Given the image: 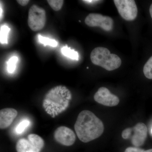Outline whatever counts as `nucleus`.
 <instances>
[{
  "label": "nucleus",
  "mask_w": 152,
  "mask_h": 152,
  "mask_svg": "<svg viewBox=\"0 0 152 152\" xmlns=\"http://www.w3.org/2000/svg\"><path fill=\"white\" fill-rule=\"evenodd\" d=\"M75 129L79 140L87 143L102 135L104 126L102 121L92 112L83 110L78 116Z\"/></svg>",
  "instance_id": "nucleus-1"
},
{
  "label": "nucleus",
  "mask_w": 152,
  "mask_h": 152,
  "mask_svg": "<svg viewBox=\"0 0 152 152\" xmlns=\"http://www.w3.org/2000/svg\"><path fill=\"white\" fill-rule=\"evenodd\" d=\"M72 98L71 91L66 87L57 86L47 93L43 101V107L47 113L55 118L66 110Z\"/></svg>",
  "instance_id": "nucleus-2"
},
{
  "label": "nucleus",
  "mask_w": 152,
  "mask_h": 152,
  "mask_svg": "<svg viewBox=\"0 0 152 152\" xmlns=\"http://www.w3.org/2000/svg\"><path fill=\"white\" fill-rule=\"evenodd\" d=\"M90 58L93 64L107 71L116 69L121 64V60L118 56L111 53L108 49L103 47L94 49L91 53Z\"/></svg>",
  "instance_id": "nucleus-3"
},
{
  "label": "nucleus",
  "mask_w": 152,
  "mask_h": 152,
  "mask_svg": "<svg viewBox=\"0 0 152 152\" xmlns=\"http://www.w3.org/2000/svg\"><path fill=\"white\" fill-rule=\"evenodd\" d=\"M148 134L147 126L142 123H138L132 128H128L122 133L123 138H131L132 144L136 147L141 146L145 141Z\"/></svg>",
  "instance_id": "nucleus-4"
},
{
  "label": "nucleus",
  "mask_w": 152,
  "mask_h": 152,
  "mask_svg": "<svg viewBox=\"0 0 152 152\" xmlns=\"http://www.w3.org/2000/svg\"><path fill=\"white\" fill-rule=\"evenodd\" d=\"M44 146V140L36 134H30L28 140L24 138L17 142L16 149L18 152H40Z\"/></svg>",
  "instance_id": "nucleus-5"
},
{
  "label": "nucleus",
  "mask_w": 152,
  "mask_h": 152,
  "mask_svg": "<svg viewBox=\"0 0 152 152\" xmlns=\"http://www.w3.org/2000/svg\"><path fill=\"white\" fill-rule=\"evenodd\" d=\"M46 22V13L44 9L36 5L31 7L28 12V24L31 30L38 31L43 28Z\"/></svg>",
  "instance_id": "nucleus-6"
},
{
  "label": "nucleus",
  "mask_w": 152,
  "mask_h": 152,
  "mask_svg": "<svg viewBox=\"0 0 152 152\" xmlns=\"http://www.w3.org/2000/svg\"><path fill=\"white\" fill-rule=\"evenodd\" d=\"M114 3L120 15L126 20H134L137 18V7L134 0H114Z\"/></svg>",
  "instance_id": "nucleus-7"
},
{
  "label": "nucleus",
  "mask_w": 152,
  "mask_h": 152,
  "mask_svg": "<svg viewBox=\"0 0 152 152\" xmlns=\"http://www.w3.org/2000/svg\"><path fill=\"white\" fill-rule=\"evenodd\" d=\"M85 22L88 26L99 27L106 31H110L114 27V21L111 18L100 14H89Z\"/></svg>",
  "instance_id": "nucleus-8"
},
{
  "label": "nucleus",
  "mask_w": 152,
  "mask_h": 152,
  "mask_svg": "<svg viewBox=\"0 0 152 152\" xmlns=\"http://www.w3.org/2000/svg\"><path fill=\"white\" fill-rule=\"evenodd\" d=\"M95 101L98 103L107 107L118 105L120 100L115 95L113 94L105 87H101L94 96Z\"/></svg>",
  "instance_id": "nucleus-9"
},
{
  "label": "nucleus",
  "mask_w": 152,
  "mask_h": 152,
  "mask_svg": "<svg viewBox=\"0 0 152 152\" xmlns=\"http://www.w3.org/2000/svg\"><path fill=\"white\" fill-rule=\"evenodd\" d=\"M54 138L58 142L67 146L73 145L76 140L73 131L64 126L57 128L55 132Z\"/></svg>",
  "instance_id": "nucleus-10"
},
{
  "label": "nucleus",
  "mask_w": 152,
  "mask_h": 152,
  "mask_svg": "<svg viewBox=\"0 0 152 152\" xmlns=\"http://www.w3.org/2000/svg\"><path fill=\"white\" fill-rule=\"evenodd\" d=\"M16 110L10 108L3 109L0 111V128L5 129L10 126L18 115Z\"/></svg>",
  "instance_id": "nucleus-11"
},
{
  "label": "nucleus",
  "mask_w": 152,
  "mask_h": 152,
  "mask_svg": "<svg viewBox=\"0 0 152 152\" xmlns=\"http://www.w3.org/2000/svg\"><path fill=\"white\" fill-rule=\"evenodd\" d=\"M61 52L63 55L69 58L76 61L79 60V55L78 52L72 50L70 48H68L67 46L63 47L61 49Z\"/></svg>",
  "instance_id": "nucleus-12"
},
{
  "label": "nucleus",
  "mask_w": 152,
  "mask_h": 152,
  "mask_svg": "<svg viewBox=\"0 0 152 152\" xmlns=\"http://www.w3.org/2000/svg\"><path fill=\"white\" fill-rule=\"evenodd\" d=\"M10 29L6 25L1 26L0 28V42L1 44H7L9 32Z\"/></svg>",
  "instance_id": "nucleus-13"
},
{
  "label": "nucleus",
  "mask_w": 152,
  "mask_h": 152,
  "mask_svg": "<svg viewBox=\"0 0 152 152\" xmlns=\"http://www.w3.org/2000/svg\"><path fill=\"white\" fill-rule=\"evenodd\" d=\"M30 124H31V123L29 120L25 119L22 120L18 124L16 128H15V132L17 134H23L25 130L28 127Z\"/></svg>",
  "instance_id": "nucleus-14"
},
{
  "label": "nucleus",
  "mask_w": 152,
  "mask_h": 152,
  "mask_svg": "<svg viewBox=\"0 0 152 152\" xmlns=\"http://www.w3.org/2000/svg\"><path fill=\"white\" fill-rule=\"evenodd\" d=\"M143 72L146 77L150 80L152 79V56L145 64Z\"/></svg>",
  "instance_id": "nucleus-15"
},
{
  "label": "nucleus",
  "mask_w": 152,
  "mask_h": 152,
  "mask_svg": "<svg viewBox=\"0 0 152 152\" xmlns=\"http://www.w3.org/2000/svg\"><path fill=\"white\" fill-rule=\"evenodd\" d=\"M39 40L41 43L43 44L44 45L50 46L52 47H56L58 45V42L54 39H52L50 38L42 37L41 35H39Z\"/></svg>",
  "instance_id": "nucleus-16"
},
{
  "label": "nucleus",
  "mask_w": 152,
  "mask_h": 152,
  "mask_svg": "<svg viewBox=\"0 0 152 152\" xmlns=\"http://www.w3.org/2000/svg\"><path fill=\"white\" fill-rule=\"evenodd\" d=\"M18 61V58L16 56L11 57L7 63L8 72L10 73H13L16 67V64Z\"/></svg>",
  "instance_id": "nucleus-17"
},
{
  "label": "nucleus",
  "mask_w": 152,
  "mask_h": 152,
  "mask_svg": "<svg viewBox=\"0 0 152 152\" xmlns=\"http://www.w3.org/2000/svg\"><path fill=\"white\" fill-rule=\"evenodd\" d=\"M47 2L50 7L56 11H58L61 10L64 3V1L62 0H48Z\"/></svg>",
  "instance_id": "nucleus-18"
},
{
  "label": "nucleus",
  "mask_w": 152,
  "mask_h": 152,
  "mask_svg": "<svg viewBox=\"0 0 152 152\" xmlns=\"http://www.w3.org/2000/svg\"><path fill=\"white\" fill-rule=\"evenodd\" d=\"M145 150L137 147H129L127 148L124 152H144Z\"/></svg>",
  "instance_id": "nucleus-19"
},
{
  "label": "nucleus",
  "mask_w": 152,
  "mask_h": 152,
  "mask_svg": "<svg viewBox=\"0 0 152 152\" xmlns=\"http://www.w3.org/2000/svg\"><path fill=\"white\" fill-rule=\"evenodd\" d=\"M17 1L20 5L26 6L28 4L30 1H29V0H18Z\"/></svg>",
  "instance_id": "nucleus-20"
},
{
  "label": "nucleus",
  "mask_w": 152,
  "mask_h": 152,
  "mask_svg": "<svg viewBox=\"0 0 152 152\" xmlns=\"http://www.w3.org/2000/svg\"><path fill=\"white\" fill-rule=\"evenodd\" d=\"M83 1L84 2H86V3H92V4H94V3H96L100 1H91V0H86V1Z\"/></svg>",
  "instance_id": "nucleus-21"
},
{
  "label": "nucleus",
  "mask_w": 152,
  "mask_h": 152,
  "mask_svg": "<svg viewBox=\"0 0 152 152\" xmlns=\"http://www.w3.org/2000/svg\"><path fill=\"white\" fill-rule=\"evenodd\" d=\"M0 10H1V12H0V18L1 20L2 17L3 13V10L2 7L1 3V6H0Z\"/></svg>",
  "instance_id": "nucleus-22"
},
{
  "label": "nucleus",
  "mask_w": 152,
  "mask_h": 152,
  "mask_svg": "<svg viewBox=\"0 0 152 152\" xmlns=\"http://www.w3.org/2000/svg\"><path fill=\"white\" fill-rule=\"evenodd\" d=\"M149 11L150 15H151V16L152 19V4L151 6H150Z\"/></svg>",
  "instance_id": "nucleus-23"
},
{
  "label": "nucleus",
  "mask_w": 152,
  "mask_h": 152,
  "mask_svg": "<svg viewBox=\"0 0 152 152\" xmlns=\"http://www.w3.org/2000/svg\"><path fill=\"white\" fill-rule=\"evenodd\" d=\"M144 152H152V149H151L147 150V151H145Z\"/></svg>",
  "instance_id": "nucleus-24"
},
{
  "label": "nucleus",
  "mask_w": 152,
  "mask_h": 152,
  "mask_svg": "<svg viewBox=\"0 0 152 152\" xmlns=\"http://www.w3.org/2000/svg\"><path fill=\"white\" fill-rule=\"evenodd\" d=\"M151 133H152V129H151Z\"/></svg>",
  "instance_id": "nucleus-25"
}]
</instances>
